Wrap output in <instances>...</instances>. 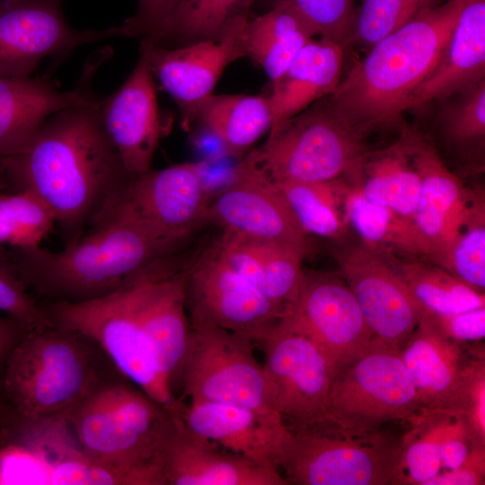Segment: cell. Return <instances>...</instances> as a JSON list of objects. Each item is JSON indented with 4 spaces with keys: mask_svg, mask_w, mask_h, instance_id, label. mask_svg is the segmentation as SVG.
<instances>
[{
    "mask_svg": "<svg viewBox=\"0 0 485 485\" xmlns=\"http://www.w3.org/2000/svg\"><path fill=\"white\" fill-rule=\"evenodd\" d=\"M247 20L235 24L219 40H205L175 48L140 40V52L150 70L177 104L188 128L213 90L225 68L245 57L243 31Z\"/></svg>",
    "mask_w": 485,
    "mask_h": 485,
    "instance_id": "cell-18",
    "label": "cell"
},
{
    "mask_svg": "<svg viewBox=\"0 0 485 485\" xmlns=\"http://www.w3.org/2000/svg\"><path fill=\"white\" fill-rule=\"evenodd\" d=\"M382 255L426 312L445 315L485 306L484 293L422 256Z\"/></svg>",
    "mask_w": 485,
    "mask_h": 485,
    "instance_id": "cell-35",
    "label": "cell"
},
{
    "mask_svg": "<svg viewBox=\"0 0 485 485\" xmlns=\"http://www.w3.org/2000/svg\"><path fill=\"white\" fill-rule=\"evenodd\" d=\"M440 0H363L355 11L349 44L370 48Z\"/></svg>",
    "mask_w": 485,
    "mask_h": 485,
    "instance_id": "cell-39",
    "label": "cell"
},
{
    "mask_svg": "<svg viewBox=\"0 0 485 485\" xmlns=\"http://www.w3.org/2000/svg\"><path fill=\"white\" fill-rule=\"evenodd\" d=\"M334 258L375 339L400 348L424 313L400 276L382 254L359 241L341 244Z\"/></svg>",
    "mask_w": 485,
    "mask_h": 485,
    "instance_id": "cell-17",
    "label": "cell"
},
{
    "mask_svg": "<svg viewBox=\"0 0 485 485\" xmlns=\"http://www.w3.org/2000/svg\"><path fill=\"white\" fill-rule=\"evenodd\" d=\"M66 436L55 419L23 424L0 446V485L50 484L52 467Z\"/></svg>",
    "mask_w": 485,
    "mask_h": 485,
    "instance_id": "cell-34",
    "label": "cell"
},
{
    "mask_svg": "<svg viewBox=\"0 0 485 485\" xmlns=\"http://www.w3.org/2000/svg\"><path fill=\"white\" fill-rule=\"evenodd\" d=\"M331 422L353 430H373L407 420L422 409L399 348L375 339L332 377Z\"/></svg>",
    "mask_w": 485,
    "mask_h": 485,
    "instance_id": "cell-9",
    "label": "cell"
},
{
    "mask_svg": "<svg viewBox=\"0 0 485 485\" xmlns=\"http://www.w3.org/2000/svg\"><path fill=\"white\" fill-rule=\"evenodd\" d=\"M485 79V0H465L430 75L415 92L417 109Z\"/></svg>",
    "mask_w": 485,
    "mask_h": 485,
    "instance_id": "cell-27",
    "label": "cell"
},
{
    "mask_svg": "<svg viewBox=\"0 0 485 485\" xmlns=\"http://www.w3.org/2000/svg\"><path fill=\"white\" fill-rule=\"evenodd\" d=\"M97 112L128 175L149 171L162 125L154 75L143 53L123 84L98 100Z\"/></svg>",
    "mask_w": 485,
    "mask_h": 485,
    "instance_id": "cell-19",
    "label": "cell"
},
{
    "mask_svg": "<svg viewBox=\"0 0 485 485\" xmlns=\"http://www.w3.org/2000/svg\"><path fill=\"white\" fill-rule=\"evenodd\" d=\"M179 247L136 221L119 218L89 230L59 251L0 246V263L44 300L80 303L178 271Z\"/></svg>",
    "mask_w": 485,
    "mask_h": 485,
    "instance_id": "cell-2",
    "label": "cell"
},
{
    "mask_svg": "<svg viewBox=\"0 0 485 485\" xmlns=\"http://www.w3.org/2000/svg\"><path fill=\"white\" fill-rule=\"evenodd\" d=\"M287 4L313 36L331 40L344 48L349 45L355 0H274Z\"/></svg>",
    "mask_w": 485,
    "mask_h": 485,
    "instance_id": "cell-40",
    "label": "cell"
},
{
    "mask_svg": "<svg viewBox=\"0 0 485 485\" xmlns=\"http://www.w3.org/2000/svg\"><path fill=\"white\" fill-rule=\"evenodd\" d=\"M209 192L199 166L183 163L130 176L88 230L110 220L136 221L162 240L181 245L207 219Z\"/></svg>",
    "mask_w": 485,
    "mask_h": 485,
    "instance_id": "cell-11",
    "label": "cell"
},
{
    "mask_svg": "<svg viewBox=\"0 0 485 485\" xmlns=\"http://www.w3.org/2000/svg\"><path fill=\"white\" fill-rule=\"evenodd\" d=\"M28 328L8 315L0 316V379L6 359Z\"/></svg>",
    "mask_w": 485,
    "mask_h": 485,
    "instance_id": "cell-46",
    "label": "cell"
},
{
    "mask_svg": "<svg viewBox=\"0 0 485 485\" xmlns=\"http://www.w3.org/2000/svg\"><path fill=\"white\" fill-rule=\"evenodd\" d=\"M206 126L232 156L242 158L272 126L269 96L212 94L197 119Z\"/></svg>",
    "mask_w": 485,
    "mask_h": 485,
    "instance_id": "cell-33",
    "label": "cell"
},
{
    "mask_svg": "<svg viewBox=\"0 0 485 485\" xmlns=\"http://www.w3.org/2000/svg\"><path fill=\"white\" fill-rule=\"evenodd\" d=\"M136 283L91 301L43 300L40 305L54 325L93 339L130 382L153 400L171 407L178 398L142 323Z\"/></svg>",
    "mask_w": 485,
    "mask_h": 485,
    "instance_id": "cell-8",
    "label": "cell"
},
{
    "mask_svg": "<svg viewBox=\"0 0 485 485\" xmlns=\"http://www.w3.org/2000/svg\"><path fill=\"white\" fill-rule=\"evenodd\" d=\"M0 1H2V0H0Z\"/></svg>",
    "mask_w": 485,
    "mask_h": 485,
    "instance_id": "cell-49",
    "label": "cell"
},
{
    "mask_svg": "<svg viewBox=\"0 0 485 485\" xmlns=\"http://www.w3.org/2000/svg\"><path fill=\"white\" fill-rule=\"evenodd\" d=\"M370 134L351 125L330 95L269 130L256 149L276 182H316L346 176L373 150Z\"/></svg>",
    "mask_w": 485,
    "mask_h": 485,
    "instance_id": "cell-6",
    "label": "cell"
},
{
    "mask_svg": "<svg viewBox=\"0 0 485 485\" xmlns=\"http://www.w3.org/2000/svg\"><path fill=\"white\" fill-rule=\"evenodd\" d=\"M97 102L53 113L21 150L0 160L7 190L41 199L65 245L86 233L130 177L102 128Z\"/></svg>",
    "mask_w": 485,
    "mask_h": 485,
    "instance_id": "cell-1",
    "label": "cell"
},
{
    "mask_svg": "<svg viewBox=\"0 0 485 485\" xmlns=\"http://www.w3.org/2000/svg\"><path fill=\"white\" fill-rule=\"evenodd\" d=\"M290 431L279 463L287 485L391 484L401 438L334 424Z\"/></svg>",
    "mask_w": 485,
    "mask_h": 485,
    "instance_id": "cell-7",
    "label": "cell"
},
{
    "mask_svg": "<svg viewBox=\"0 0 485 485\" xmlns=\"http://www.w3.org/2000/svg\"><path fill=\"white\" fill-rule=\"evenodd\" d=\"M313 37L298 14L278 1L269 11L248 19L243 31L245 57L260 66L273 83Z\"/></svg>",
    "mask_w": 485,
    "mask_h": 485,
    "instance_id": "cell-32",
    "label": "cell"
},
{
    "mask_svg": "<svg viewBox=\"0 0 485 485\" xmlns=\"http://www.w3.org/2000/svg\"><path fill=\"white\" fill-rule=\"evenodd\" d=\"M453 415L463 419L472 447L485 448L484 355L472 360Z\"/></svg>",
    "mask_w": 485,
    "mask_h": 485,
    "instance_id": "cell-41",
    "label": "cell"
},
{
    "mask_svg": "<svg viewBox=\"0 0 485 485\" xmlns=\"http://www.w3.org/2000/svg\"><path fill=\"white\" fill-rule=\"evenodd\" d=\"M186 269V268H185ZM143 278L136 283L138 311L153 349L174 394L191 328L186 307V269Z\"/></svg>",
    "mask_w": 485,
    "mask_h": 485,
    "instance_id": "cell-24",
    "label": "cell"
},
{
    "mask_svg": "<svg viewBox=\"0 0 485 485\" xmlns=\"http://www.w3.org/2000/svg\"><path fill=\"white\" fill-rule=\"evenodd\" d=\"M124 37L120 26L76 30L61 0L0 1V77L29 76L47 57H66L79 46Z\"/></svg>",
    "mask_w": 485,
    "mask_h": 485,
    "instance_id": "cell-16",
    "label": "cell"
},
{
    "mask_svg": "<svg viewBox=\"0 0 485 485\" xmlns=\"http://www.w3.org/2000/svg\"><path fill=\"white\" fill-rule=\"evenodd\" d=\"M127 378L93 339L54 324L28 329L10 352L0 392L23 421L65 416L101 388Z\"/></svg>",
    "mask_w": 485,
    "mask_h": 485,
    "instance_id": "cell-4",
    "label": "cell"
},
{
    "mask_svg": "<svg viewBox=\"0 0 485 485\" xmlns=\"http://www.w3.org/2000/svg\"><path fill=\"white\" fill-rule=\"evenodd\" d=\"M255 0H182L154 39V45L175 48L205 40H219L250 18ZM148 40V39H147Z\"/></svg>",
    "mask_w": 485,
    "mask_h": 485,
    "instance_id": "cell-37",
    "label": "cell"
},
{
    "mask_svg": "<svg viewBox=\"0 0 485 485\" xmlns=\"http://www.w3.org/2000/svg\"><path fill=\"white\" fill-rule=\"evenodd\" d=\"M173 415L174 429L162 459L164 485H287L278 469L192 433Z\"/></svg>",
    "mask_w": 485,
    "mask_h": 485,
    "instance_id": "cell-22",
    "label": "cell"
},
{
    "mask_svg": "<svg viewBox=\"0 0 485 485\" xmlns=\"http://www.w3.org/2000/svg\"><path fill=\"white\" fill-rule=\"evenodd\" d=\"M222 259L269 300L287 312L297 300L304 258L277 242L223 230L213 245Z\"/></svg>",
    "mask_w": 485,
    "mask_h": 485,
    "instance_id": "cell-25",
    "label": "cell"
},
{
    "mask_svg": "<svg viewBox=\"0 0 485 485\" xmlns=\"http://www.w3.org/2000/svg\"><path fill=\"white\" fill-rule=\"evenodd\" d=\"M190 328L180 399L225 403L279 417L263 366L254 356V343L208 324H190Z\"/></svg>",
    "mask_w": 485,
    "mask_h": 485,
    "instance_id": "cell-10",
    "label": "cell"
},
{
    "mask_svg": "<svg viewBox=\"0 0 485 485\" xmlns=\"http://www.w3.org/2000/svg\"><path fill=\"white\" fill-rule=\"evenodd\" d=\"M259 345L273 408L286 426L295 431L331 424L334 370L314 342L282 318Z\"/></svg>",
    "mask_w": 485,
    "mask_h": 485,
    "instance_id": "cell-12",
    "label": "cell"
},
{
    "mask_svg": "<svg viewBox=\"0 0 485 485\" xmlns=\"http://www.w3.org/2000/svg\"><path fill=\"white\" fill-rule=\"evenodd\" d=\"M430 261L472 289L484 293L485 193L482 187H466L443 248Z\"/></svg>",
    "mask_w": 485,
    "mask_h": 485,
    "instance_id": "cell-31",
    "label": "cell"
},
{
    "mask_svg": "<svg viewBox=\"0 0 485 485\" xmlns=\"http://www.w3.org/2000/svg\"><path fill=\"white\" fill-rule=\"evenodd\" d=\"M439 101L436 132L463 172L477 174L485 164V79Z\"/></svg>",
    "mask_w": 485,
    "mask_h": 485,
    "instance_id": "cell-30",
    "label": "cell"
},
{
    "mask_svg": "<svg viewBox=\"0 0 485 485\" xmlns=\"http://www.w3.org/2000/svg\"><path fill=\"white\" fill-rule=\"evenodd\" d=\"M0 311L28 329L52 325L32 293L4 264L0 263Z\"/></svg>",
    "mask_w": 485,
    "mask_h": 485,
    "instance_id": "cell-42",
    "label": "cell"
},
{
    "mask_svg": "<svg viewBox=\"0 0 485 485\" xmlns=\"http://www.w3.org/2000/svg\"><path fill=\"white\" fill-rule=\"evenodd\" d=\"M432 314L442 330L457 342H477L485 337V306L452 314Z\"/></svg>",
    "mask_w": 485,
    "mask_h": 485,
    "instance_id": "cell-44",
    "label": "cell"
},
{
    "mask_svg": "<svg viewBox=\"0 0 485 485\" xmlns=\"http://www.w3.org/2000/svg\"><path fill=\"white\" fill-rule=\"evenodd\" d=\"M409 134L420 182L413 224L424 247V258L430 260L443 248L466 186L445 164L430 138L416 129L409 128Z\"/></svg>",
    "mask_w": 485,
    "mask_h": 485,
    "instance_id": "cell-26",
    "label": "cell"
},
{
    "mask_svg": "<svg viewBox=\"0 0 485 485\" xmlns=\"http://www.w3.org/2000/svg\"><path fill=\"white\" fill-rule=\"evenodd\" d=\"M464 1L428 9L368 48L330 95L339 112L369 134L396 123L436 67Z\"/></svg>",
    "mask_w": 485,
    "mask_h": 485,
    "instance_id": "cell-3",
    "label": "cell"
},
{
    "mask_svg": "<svg viewBox=\"0 0 485 485\" xmlns=\"http://www.w3.org/2000/svg\"><path fill=\"white\" fill-rule=\"evenodd\" d=\"M464 343L451 339L433 314L424 311L411 334L399 348L401 359L418 392L422 409L453 414L470 363Z\"/></svg>",
    "mask_w": 485,
    "mask_h": 485,
    "instance_id": "cell-21",
    "label": "cell"
},
{
    "mask_svg": "<svg viewBox=\"0 0 485 485\" xmlns=\"http://www.w3.org/2000/svg\"><path fill=\"white\" fill-rule=\"evenodd\" d=\"M169 408L192 433L279 471L291 432L281 418L225 403L200 401L186 403L179 398Z\"/></svg>",
    "mask_w": 485,
    "mask_h": 485,
    "instance_id": "cell-20",
    "label": "cell"
},
{
    "mask_svg": "<svg viewBox=\"0 0 485 485\" xmlns=\"http://www.w3.org/2000/svg\"><path fill=\"white\" fill-rule=\"evenodd\" d=\"M207 221L223 230L288 246L304 259L314 250L281 190L261 167L256 149L242 158L227 184L210 199Z\"/></svg>",
    "mask_w": 485,
    "mask_h": 485,
    "instance_id": "cell-14",
    "label": "cell"
},
{
    "mask_svg": "<svg viewBox=\"0 0 485 485\" xmlns=\"http://www.w3.org/2000/svg\"><path fill=\"white\" fill-rule=\"evenodd\" d=\"M182 0H137L136 13L121 25L124 37L153 40Z\"/></svg>",
    "mask_w": 485,
    "mask_h": 485,
    "instance_id": "cell-43",
    "label": "cell"
},
{
    "mask_svg": "<svg viewBox=\"0 0 485 485\" xmlns=\"http://www.w3.org/2000/svg\"><path fill=\"white\" fill-rule=\"evenodd\" d=\"M485 448L473 447L465 462L454 470L439 472L427 485L484 484Z\"/></svg>",
    "mask_w": 485,
    "mask_h": 485,
    "instance_id": "cell-45",
    "label": "cell"
},
{
    "mask_svg": "<svg viewBox=\"0 0 485 485\" xmlns=\"http://www.w3.org/2000/svg\"><path fill=\"white\" fill-rule=\"evenodd\" d=\"M275 183L306 234L343 241L349 229L346 216L348 184L343 177L316 182Z\"/></svg>",
    "mask_w": 485,
    "mask_h": 485,
    "instance_id": "cell-36",
    "label": "cell"
},
{
    "mask_svg": "<svg viewBox=\"0 0 485 485\" xmlns=\"http://www.w3.org/2000/svg\"><path fill=\"white\" fill-rule=\"evenodd\" d=\"M23 423L9 408L0 392V446L15 436Z\"/></svg>",
    "mask_w": 485,
    "mask_h": 485,
    "instance_id": "cell-47",
    "label": "cell"
},
{
    "mask_svg": "<svg viewBox=\"0 0 485 485\" xmlns=\"http://www.w3.org/2000/svg\"><path fill=\"white\" fill-rule=\"evenodd\" d=\"M343 178L369 202L413 222L420 182L409 128H401L399 137L386 147L373 149Z\"/></svg>",
    "mask_w": 485,
    "mask_h": 485,
    "instance_id": "cell-29",
    "label": "cell"
},
{
    "mask_svg": "<svg viewBox=\"0 0 485 485\" xmlns=\"http://www.w3.org/2000/svg\"><path fill=\"white\" fill-rule=\"evenodd\" d=\"M65 419L89 459L124 473L130 485H164L162 459L174 415L128 378L101 388Z\"/></svg>",
    "mask_w": 485,
    "mask_h": 485,
    "instance_id": "cell-5",
    "label": "cell"
},
{
    "mask_svg": "<svg viewBox=\"0 0 485 485\" xmlns=\"http://www.w3.org/2000/svg\"><path fill=\"white\" fill-rule=\"evenodd\" d=\"M283 319L314 342L334 374L375 340L354 294L340 273L304 269L297 300Z\"/></svg>",
    "mask_w": 485,
    "mask_h": 485,
    "instance_id": "cell-15",
    "label": "cell"
},
{
    "mask_svg": "<svg viewBox=\"0 0 485 485\" xmlns=\"http://www.w3.org/2000/svg\"><path fill=\"white\" fill-rule=\"evenodd\" d=\"M186 269L190 324H208L260 344L287 314L231 268L214 246Z\"/></svg>",
    "mask_w": 485,
    "mask_h": 485,
    "instance_id": "cell-13",
    "label": "cell"
},
{
    "mask_svg": "<svg viewBox=\"0 0 485 485\" xmlns=\"http://www.w3.org/2000/svg\"><path fill=\"white\" fill-rule=\"evenodd\" d=\"M95 68H84L70 91H60L46 76L0 77V160L21 150L53 113L97 100L90 88Z\"/></svg>",
    "mask_w": 485,
    "mask_h": 485,
    "instance_id": "cell-23",
    "label": "cell"
},
{
    "mask_svg": "<svg viewBox=\"0 0 485 485\" xmlns=\"http://www.w3.org/2000/svg\"><path fill=\"white\" fill-rule=\"evenodd\" d=\"M7 192V181L4 166L0 162V193Z\"/></svg>",
    "mask_w": 485,
    "mask_h": 485,
    "instance_id": "cell-48",
    "label": "cell"
},
{
    "mask_svg": "<svg viewBox=\"0 0 485 485\" xmlns=\"http://www.w3.org/2000/svg\"><path fill=\"white\" fill-rule=\"evenodd\" d=\"M346 216L348 228L371 250L380 254L424 257V247L412 221L369 202L349 185Z\"/></svg>",
    "mask_w": 485,
    "mask_h": 485,
    "instance_id": "cell-38",
    "label": "cell"
},
{
    "mask_svg": "<svg viewBox=\"0 0 485 485\" xmlns=\"http://www.w3.org/2000/svg\"><path fill=\"white\" fill-rule=\"evenodd\" d=\"M344 48L326 39H312L279 78L271 83L269 130L334 93L340 81Z\"/></svg>",
    "mask_w": 485,
    "mask_h": 485,
    "instance_id": "cell-28",
    "label": "cell"
}]
</instances>
